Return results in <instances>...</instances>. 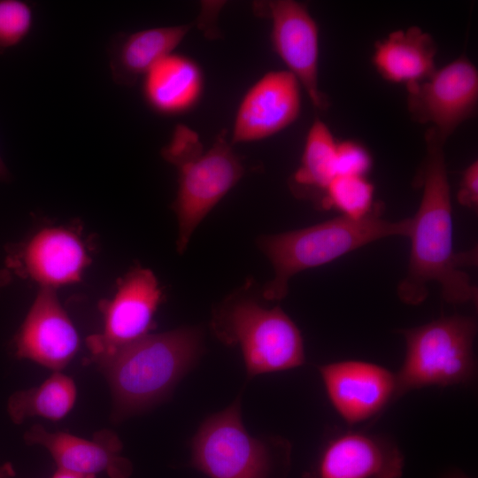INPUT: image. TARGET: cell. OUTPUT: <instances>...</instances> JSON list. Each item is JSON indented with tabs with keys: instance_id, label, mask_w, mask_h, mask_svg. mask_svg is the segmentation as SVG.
I'll use <instances>...</instances> for the list:
<instances>
[{
	"instance_id": "1",
	"label": "cell",
	"mask_w": 478,
	"mask_h": 478,
	"mask_svg": "<svg viewBox=\"0 0 478 478\" xmlns=\"http://www.w3.org/2000/svg\"><path fill=\"white\" fill-rule=\"evenodd\" d=\"M426 153L413 182L422 189L419 208L411 218V242L407 274L397 289L407 305L421 304L428 284L437 282L443 300L450 304L477 305L478 289L461 269L474 265L476 251L458 253L453 248L451 189L443 145L435 130L425 134Z\"/></svg>"
},
{
	"instance_id": "2",
	"label": "cell",
	"mask_w": 478,
	"mask_h": 478,
	"mask_svg": "<svg viewBox=\"0 0 478 478\" xmlns=\"http://www.w3.org/2000/svg\"><path fill=\"white\" fill-rule=\"evenodd\" d=\"M382 213L383 204L375 202L359 219L340 215L305 228L261 237L258 245L274 270V278L263 289L264 298L282 299L289 280L304 270L328 264L382 238L408 237L411 218L389 221Z\"/></svg>"
},
{
	"instance_id": "3",
	"label": "cell",
	"mask_w": 478,
	"mask_h": 478,
	"mask_svg": "<svg viewBox=\"0 0 478 478\" xmlns=\"http://www.w3.org/2000/svg\"><path fill=\"white\" fill-rule=\"evenodd\" d=\"M200 343L195 328L149 334L96 362L117 410L135 412L164 397L197 359Z\"/></svg>"
},
{
	"instance_id": "4",
	"label": "cell",
	"mask_w": 478,
	"mask_h": 478,
	"mask_svg": "<svg viewBox=\"0 0 478 478\" xmlns=\"http://www.w3.org/2000/svg\"><path fill=\"white\" fill-rule=\"evenodd\" d=\"M161 155L178 172L173 209L178 220L177 250L181 253L200 222L243 177L244 168L227 140V130L204 150L197 134L179 124Z\"/></svg>"
},
{
	"instance_id": "5",
	"label": "cell",
	"mask_w": 478,
	"mask_h": 478,
	"mask_svg": "<svg viewBox=\"0 0 478 478\" xmlns=\"http://www.w3.org/2000/svg\"><path fill=\"white\" fill-rule=\"evenodd\" d=\"M191 464L209 478H287L290 447L284 440L251 436L237 398L200 426L191 443Z\"/></svg>"
},
{
	"instance_id": "6",
	"label": "cell",
	"mask_w": 478,
	"mask_h": 478,
	"mask_svg": "<svg viewBox=\"0 0 478 478\" xmlns=\"http://www.w3.org/2000/svg\"><path fill=\"white\" fill-rule=\"evenodd\" d=\"M474 317H442L402 329L406 343L405 360L396 376L395 399L428 386H451L473 382L476 374Z\"/></svg>"
},
{
	"instance_id": "7",
	"label": "cell",
	"mask_w": 478,
	"mask_h": 478,
	"mask_svg": "<svg viewBox=\"0 0 478 478\" xmlns=\"http://www.w3.org/2000/svg\"><path fill=\"white\" fill-rule=\"evenodd\" d=\"M212 326L225 343L239 344L250 377L305 362L301 333L279 306L266 308L251 297H234L217 312Z\"/></svg>"
},
{
	"instance_id": "8",
	"label": "cell",
	"mask_w": 478,
	"mask_h": 478,
	"mask_svg": "<svg viewBox=\"0 0 478 478\" xmlns=\"http://www.w3.org/2000/svg\"><path fill=\"white\" fill-rule=\"evenodd\" d=\"M407 109L420 124H431L445 143L456 128L472 118L478 103V71L462 55L425 80L406 86Z\"/></svg>"
},
{
	"instance_id": "9",
	"label": "cell",
	"mask_w": 478,
	"mask_h": 478,
	"mask_svg": "<svg viewBox=\"0 0 478 478\" xmlns=\"http://www.w3.org/2000/svg\"><path fill=\"white\" fill-rule=\"evenodd\" d=\"M162 292L155 274L135 267L119 281L115 294L99 303L104 326L87 338L90 361L98 362L149 335Z\"/></svg>"
},
{
	"instance_id": "10",
	"label": "cell",
	"mask_w": 478,
	"mask_h": 478,
	"mask_svg": "<svg viewBox=\"0 0 478 478\" xmlns=\"http://www.w3.org/2000/svg\"><path fill=\"white\" fill-rule=\"evenodd\" d=\"M258 15L272 21L274 51L305 89L312 105L326 111L329 100L319 87V29L306 5L294 0L255 3Z\"/></svg>"
},
{
	"instance_id": "11",
	"label": "cell",
	"mask_w": 478,
	"mask_h": 478,
	"mask_svg": "<svg viewBox=\"0 0 478 478\" xmlns=\"http://www.w3.org/2000/svg\"><path fill=\"white\" fill-rule=\"evenodd\" d=\"M224 4L204 2L197 18L188 24L148 28L118 37L110 53L113 81L122 86L135 85L155 63L173 53L194 27L203 30L210 38H217L218 14Z\"/></svg>"
},
{
	"instance_id": "12",
	"label": "cell",
	"mask_w": 478,
	"mask_h": 478,
	"mask_svg": "<svg viewBox=\"0 0 478 478\" xmlns=\"http://www.w3.org/2000/svg\"><path fill=\"white\" fill-rule=\"evenodd\" d=\"M301 109V85L288 70L264 74L243 97L234 121L231 142L270 137L291 125Z\"/></svg>"
},
{
	"instance_id": "13",
	"label": "cell",
	"mask_w": 478,
	"mask_h": 478,
	"mask_svg": "<svg viewBox=\"0 0 478 478\" xmlns=\"http://www.w3.org/2000/svg\"><path fill=\"white\" fill-rule=\"evenodd\" d=\"M328 397L349 424L378 414L396 396V376L379 365L344 360L319 368Z\"/></svg>"
},
{
	"instance_id": "14",
	"label": "cell",
	"mask_w": 478,
	"mask_h": 478,
	"mask_svg": "<svg viewBox=\"0 0 478 478\" xmlns=\"http://www.w3.org/2000/svg\"><path fill=\"white\" fill-rule=\"evenodd\" d=\"M405 457L382 436L344 432L328 440L305 478H401Z\"/></svg>"
},
{
	"instance_id": "15",
	"label": "cell",
	"mask_w": 478,
	"mask_h": 478,
	"mask_svg": "<svg viewBox=\"0 0 478 478\" xmlns=\"http://www.w3.org/2000/svg\"><path fill=\"white\" fill-rule=\"evenodd\" d=\"M90 258L79 235L65 227H45L7 258L8 267L41 287L80 281Z\"/></svg>"
},
{
	"instance_id": "16",
	"label": "cell",
	"mask_w": 478,
	"mask_h": 478,
	"mask_svg": "<svg viewBox=\"0 0 478 478\" xmlns=\"http://www.w3.org/2000/svg\"><path fill=\"white\" fill-rule=\"evenodd\" d=\"M14 343L19 358L55 372L71 361L79 348V335L55 289L40 288Z\"/></svg>"
},
{
	"instance_id": "17",
	"label": "cell",
	"mask_w": 478,
	"mask_h": 478,
	"mask_svg": "<svg viewBox=\"0 0 478 478\" xmlns=\"http://www.w3.org/2000/svg\"><path fill=\"white\" fill-rule=\"evenodd\" d=\"M28 444L43 446L58 468L82 475L104 472L111 478H128L131 462L120 455L122 443L115 433L101 430L87 440L65 432H49L35 425L24 436Z\"/></svg>"
},
{
	"instance_id": "18",
	"label": "cell",
	"mask_w": 478,
	"mask_h": 478,
	"mask_svg": "<svg viewBox=\"0 0 478 478\" xmlns=\"http://www.w3.org/2000/svg\"><path fill=\"white\" fill-rule=\"evenodd\" d=\"M436 52L432 35L412 26L393 31L378 41L372 62L383 79L407 86L421 81L434 73Z\"/></svg>"
},
{
	"instance_id": "19",
	"label": "cell",
	"mask_w": 478,
	"mask_h": 478,
	"mask_svg": "<svg viewBox=\"0 0 478 478\" xmlns=\"http://www.w3.org/2000/svg\"><path fill=\"white\" fill-rule=\"evenodd\" d=\"M204 77L198 65L183 55L171 53L155 63L143 75V92L156 112L174 115L198 102Z\"/></svg>"
},
{
	"instance_id": "20",
	"label": "cell",
	"mask_w": 478,
	"mask_h": 478,
	"mask_svg": "<svg viewBox=\"0 0 478 478\" xmlns=\"http://www.w3.org/2000/svg\"><path fill=\"white\" fill-rule=\"evenodd\" d=\"M336 143L326 123L316 119L307 133L301 164L290 178L289 186L297 197L320 202L336 175Z\"/></svg>"
},
{
	"instance_id": "21",
	"label": "cell",
	"mask_w": 478,
	"mask_h": 478,
	"mask_svg": "<svg viewBox=\"0 0 478 478\" xmlns=\"http://www.w3.org/2000/svg\"><path fill=\"white\" fill-rule=\"evenodd\" d=\"M75 399L76 387L73 379L56 371L40 386L13 393L7 410L16 424L30 417L59 420L72 410Z\"/></svg>"
},
{
	"instance_id": "22",
	"label": "cell",
	"mask_w": 478,
	"mask_h": 478,
	"mask_svg": "<svg viewBox=\"0 0 478 478\" xmlns=\"http://www.w3.org/2000/svg\"><path fill=\"white\" fill-rule=\"evenodd\" d=\"M374 187L366 177L336 175L326 189L319 206L338 211L342 216L359 219L373 208Z\"/></svg>"
},
{
	"instance_id": "23",
	"label": "cell",
	"mask_w": 478,
	"mask_h": 478,
	"mask_svg": "<svg viewBox=\"0 0 478 478\" xmlns=\"http://www.w3.org/2000/svg\"><path fill=\"white\" fill-rule=\"evenodd\" d=\"M33 22L30 6L19 0H0V53L19 43Z\"/></svg>"
},
{
	"instance_id": "24",
	"label": "cell",
	"mask_w": 478,
	"mask_h": 478,
	"mask_svg": "<svg viewBox=\"0 0 478 478\" xmlns=\"http://www.w3.org/2000/svg\"><path fill=\"white\" fill-rule=\"evenodd\" d=\"M372 166V156L361 143L352 140L336 143V175L366 177Z\"/></svg>"
},
{
	"instance_id": "25",
	"label": "cell",
	"mask_w": 478,
	"mask_h": 478,
	"mask_svg": "<svg viewBox=\"0 0 478 478\" xmlns=\"http://www.w3.org/2000/svg\"><path fill=\"white\" fill-rule=\"evenodd\" d=\"M459 204L476 210L478 206V161L472 162L463 172L457 193Z\"/></svg>"
},
{
	"instance_id": "26",
	"label": "cell",
	"mask_w": 478,
	"mask_h": 478,
	"mask_svg": "<svg viewBox=\"0 0 478 478\" xmlns=\"http://www.w3.org/2000/svg\"><path fill=\"white\" fill-rule=\"evenodd\" d=\"M51 478H95V476L82 475L68 470L58 468Z\"/></svg>"
},
{
	"instance_id": "27",
	"label": "cell",
	"mask_w": 478,
	"mask_h": 478,
	"mask_svg": "<svg viewBox=\"0 0 478 478\" xmlns=\"http://www.w3.org/2000/svg\"><path fill=\"white\" fill-rule=\"evenodd\" d=\"M12 281V274L8 269H0V289L7 286Z\"/></svg>"
},
{
	"instance_id": "28",
	"label": "cell",
	"mask_w": 478,
	"mask_h": 478,
	"mask_svg": "<svg viewBox=\"0 0 478 478\" xmlns=\"http://www.w3.org/2000/svg\"><path fill=\"white\" fill-rule=\"evenodd\" d=\"M10 180V173L0 157V181H5Z\"/></svg>"
},
{
	"instance_id": "29",
	"label": "cell",
	"mask_w": 478,
	"mask_h": 478,
	"mask_svg": "<svg viewBox=\"0 0 478 478\" xmlns=\"http://www.w3.org/2000/svg\"><path fill=\"white\" fill-rule=\"evenodd\" d=\"M443 478H470L459 470H452L448 472Z\"/></svg>"
},
{
	"instance_id": "30",
	"label": "cell",
	"mask_w": 478,
	"mask_h": 478,
	"mask_svg": "<svg viewBox=\"0 0 478 478\" xmlns=\"http://www.w3.org/2000/svg\"><path fill=\"white\" fill-rule=\"evenodd\" d=\"M11 474H12V467L10 466H4L3 468L0 469V478H6Z\"/></svg>"
}]
</instances>
